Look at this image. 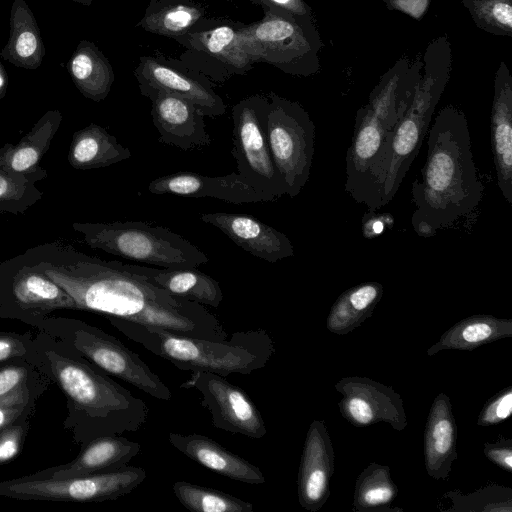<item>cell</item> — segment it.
I'll return each instance as SVG.
<instances>
[{
  "mask_svg": "<svg viewBox=\"0 0 512 512\" xmlns=\"http://www.w3.org/2000/svg\"><path fill=\"white\" fill-rule=\"evenodd\" d=\"M41 271L74 300L77 310L133 321L181 336L221 341L220 320L204 305L170 294L118 261L82 257Z\"/></svg>",
  "mask_w": 512,
  "mask_h": 512,
  "instance_id": "obj_1",
  "label": "cell"
},
{
  "mask_svg": "<svg viewBox=\"0 0 512 512\" xmlns=\"http://www.w3.org/2000/svg\"><path fill=\"white\" fill-rule=\"evenodd\" d=\"M422 179L412 184L415 211L412 225L422 237L470 214L480 203L483 184L473 160L465 114L453 105L443 107L429 130Z\"/></svg>",
  "mask_w": 512,
  "mask_h": 512,
  "instance_id": "obj_2",
  "label": "cell"
},
{
  "mask_svg": "<svg viewBox=\"0 0 512 512\" xmlns=\"http://www.w3.org/2000/svg\"><path fill=\"white\" fill-rule=\"evenodd\" d=\"M451 44L446 35L429 42L422 57V74L413 98L390 134L374 167L366 206L374 212L396 195L417 157L435 108L450 79Z\"/></svg>",
  "mask_w": 512,
  "mask_h": 512,
  "instance_id": "obj_3",
  "label": "cell"
},
{
  "mask_svg": "<svg viewBox=\"0 0 512 512\" xmlns=\"http://www.w3.org/2000/svg\"><path fill=\"white\" fill-rule=\"evenodd\" d=\"M51 374L67 396L76 439L86 443L104 435L138 431L147 421L143 400L90 363L48 351Z\"/></svg>",
  "mask_w": 512,
  "mask_h": 512,
  "instance_id": "obj_4",
  "label": "cell"
},
{
  "mask_svg": "<svg viewBox=\"0 0 512 512\" xmlns=\"http://www.w3.org/2000/svg\"><path fill=\"white\" fill-rule=\"evenodd\" d=\"M127 338L185 371H206L227 377L250 375L264 368L275 353L274 341L262 328L239 331L221 341L181 336L140 323L107 316Z\"/></svg>",
  "mask_w": 512,
  "mask_h": 512,
  "instance_id": "obj_5",
  "label": "cell"
},
{
  "mask_svg": "<svg viewBox=\"0 0 512 512\" xmlns=\"http://www.w3.org/2000/svg\"><path fill=\"white\" fill-rule=\"evenodd\" d=\"M84 241L127 260L162 268H197L209 259L196 245L166 227L143 221L74 223Z\"/></svg>",
  "mask_w": 512,
  "mask_h": 512,
  "instance_id": "obj_6",
  "label": "cell"
},
{
  "mask_svg": "<svg viewBox=\"0 0 512 512\" xmlns=\"http://www.w3.org/2000/svg\"><path fill=\"white\" fill-rule=\"evenodd\" d=\"M263 11L260 21L241 24L239 29L240 44L252 62H264L294 76L319 72L323 44L315 19Z\"/></svg>",
  "mask_w": 512,
  "mask_h": 512,
  "instance_id": "obj_7",
  "label": "cell"
},
{
  "mask_svg": "<svg viewBox=\"0 0 512 512\" xmlns=\"http://www.w3.org/2000/svg\"><path fill=\"white\" fill-rule=\"evenodd\" d=\"M267 137L286 195L296 197L307 183L314 155L315 125L296 101L274 92L267 95Z\"/></svg>",
  "mask_w": 512,
  "mask_h": 512,
  "instance_id": "obj_8",
  "label": "cell"
},
{
  "mask_svg": "<svg viewBox=\"0 0 512 512\" xmlns=\"http://www.w3.org/2000/svg\"><path fill=\"white\" fill-rule=\"evenodd\" d=\"M268 106L266 95L254 94L232 107V154L237 173L256 190L277 199L286 195V186L269 147L266 128Z\"/></svg>",
  "mask_w": 512,
  "mask_h": 512,
  "instance_id": "obj_9",
  "label": "cell"
},
{
  "mask_svg": "<svg viewBox=\"0 0 512 512\" xmlns=\"http://www.w3.org/2000/svg\"><path fill=\"white\" fill-rule=\"evenodd\" d=\"M146 476L143 468L128 465L65 479L30 475L0 482V496L21 500L101 502L129 494Z\"/></svg>",
  "mask_w": 512,
  "mask_h": 512,
  "instance_id": "obj_10",
  "label": "cell"
},
{
  "mask_svg": "<svg viewBox=\"0 0 512 512\" xmlns=\"http://www.w3.org/2000/svg\"><path fill=\"white\" fill-rule=\"evenodd\" d=\"M242 23L208 19L175 39L185 49L180 60L210 81L223 83L233 75H244L253 62L239 38Z\"/></svg>",
  "mask_w": 512,
  "mask_h": 512,
  "instance_id": "obj_11",
  "label": "cell"
},
{
  "mask_svg": "<svg viewBox=\"0 0 512 512\" xmlns=\"http://www.w3.org/2000/svg\"><path fill=\"white\" fill-rule=\"evenodd\" d=\"M69 339L74 351L107 374L155 399L168 401L172 398V392L158 375L114 336L84 322H75Z\"/></svg>",
  "mask_w": 512,
  "mask_h": 512,
  "instance_id": "obj_12",
  "label": "cell"
},
{
  "mask_svg": "<svg viewBox=\"0 0 512 512\" xmlns=\"http://www.w3.org/2000/svg\"><path fill=\"white\" fill-rule=\"evenodd\" d=\"M181 388H194L201 395L215 428L252 439H261L267 433L262 415L249 395L225 377L206 371L191 372Z\"/></svg>",
  "mask_w": 512,
  "mask_h": 512,
  "instance_id": "obj_13",
  "label": "cell"
},
{
  "mask_svg": "<svg viewBox=\"0 0 512 512\" xmlns=\"http://www.w3.org/2000/svg\"><path fill=\"white\" fill-rule=\"evenodd\" d=\"M139 87L158 89L194 103L207 117L222 116L226 104L215 92L212 82L181 60L164 55L142 56L134 69Z\"/></svg>",
  "mask_w": 512,
  "mask_h": 512,
  "instance_id": "obj_14",
  "label": "cell"
},
{
  "mask_svg": "<svg viewBox=\"0 0 512 512\" xmlns=\"http://www.w3.org/2000/svg\"><path fill=\"white\" fill-rule=\"evenodd\" d=\"M335 389L343 396L338 403L342 416L355 427L384 422L400 432L408 425L403 400L390 386L368 377L348 376Z\"/></svg>",
  "mask_w": 512,
  "mask_h": 512,
  "instance_id": "obj_15",
  "label": "cell"
},
{
  "mask_svg": "<svg viewBox=\"0 0 512 512\" xmlns=\"http://www.w3.org/2000/svg\"><path fill=\"white\" fill-rule=\"evenodd\" d=\"M140 93L151 101V116L160 136L158 142L183 151L209 146L205 115L191 101L166 91L139 87Z\"/></svg>",
  "mask_w": 512,
  "mask_h": 512,
  "instance_id": "obj_16",
  "label": "cell"
},
{
  "mask_svg": "<svg viewBox=\"0 0 512 512\" xmlns=\"http://www.w3.org/2000/svg\"><path fill=\"white\" fill-rule=\"evenodd\" d=\"M390 132L366 106L358 109L352 143L346 154L345 191L366 205L372 171L378 163Z\"/></svg>",
  "mask_w": 512,
  "mask_h": 512,
  "instance_id": "obj_17",
  "label": "cell"
},
{
  "mask_svg": "<svg viewBox=\"0 0 512 512\" xmlns=\"http://www.w3.org/2000/svg\"><path fill=\"white\" fill-rule=\"evenodd\" d=\"M335 470V453L324 421L310 424L298 472V500L301 507L317 512L330 496L329 483Z\"/></svg>",
  "mask_w": 512,
  "mask_h": 512,
  "instance_id": "obj_18",
  "label": "cell"
},
{
  "mask_svg": "<svg viewBox=\"0 0 512 512\" xmlns=\"http://www.w3.org/2000/svg\"><path fill=\"white\" fill-rule=\"evenodd\" d=\"M152 194H171L182 197H211L233 204L275 201L272 196L256 190L237 172L209 177L195 172H178L152 180Z\"/></svg>",
  "mask_w": 512,
  "mask_h": 512,
  "instance_id": "obj_19",
  "label": "cell"
},
{
  "mask_svg": "<svg viewBox=\"0 0 512 512\" xmlns=\"http://www.w3.org/2000/svg\"><path fill=\"white\" fill-rule=\"evenodd\" d=\"M201 220L221 230L246 252L270 263L294 255L293 244L282 232L257 218L240 213H204Z\"/></svg>",
  "mask_w": 512,
  "mask_h": 512,
  "instance_id": "obj_20",
  "label": "cell"
},
{
  "mask_svg": "<svg viewBox=\"0 0 512 512\" xmlns=\"http://www.w3.org/2000/svg\"><path fill=\"white\" fill-rule=\"evenodd\" d=\"M491 146L497 185L512 205V76L505 62L500 63L495 73Z\"/></svg>",
  "mask_w": 512,
  "mask_h": 512,
  "instance_id": "obj_21",
  "label": "cell"
},
{
  "mask_svg": "<svg viewBox=\"0 0 512 512\" xmlns=\"http://www.w3.org/2000/svg\"><path fill=\"white\" fill-rule=\"evenodd\" d=\"M141 451L138 442L118 435H104L85 443L70 463L38 472L34 476L65 479L112 471L126 466Z\"/></svg>",
  "mask_w": 512,
  "mask_h": 512,
  "instance_id": "obj_22",
  "label": "cell"
},
{
  "mask_svg": "<svg viewBox=\"0 0 512 512\" xmlns=\"http://www.w3.org/2000/svg\"><path fill=\"white\" fill-rule=\"evenodd\" d=\"M169 442L189 459L231 480L247 484L265 483L262 471L213 439L197 434L169 433Z\"/></svg>",
  "mask_w": 512,
  "mask_h": 512,
  "instance_id": "obj_23",
  "label": "cell"
},
{
  "mask_svg": "<svg viewBox=\"0 0 512 512\" xmlns=\"http://www.w3.org/2000/svg\"><path fill=\"white\" fill-rule=\"evenodd\" d=\"M457 425L449 397L439 393L429 410L424 439L427 474L435 480H448L457 459Z\"/></svg>",
  "mask_w": 512,
  "mask_h": 512,
  "instance_id": "obj_24",
  "label": "cell"
},
{
  "mask_svg": "<svg viewBox=\"0 0 512 512\" xmlns=\"http://www.w3.org/2000/svg\"><path fill=\"white\" fill-rule=\"evenodd\" d=\"M127 271L143 276L170 294L217 308L223 299L218 281L196 268H151L124 264Z\"/></svg>",
  "mask_w": 512,
  "mask_h": 512,
  "instance_id": "obj_25",
  "label": "cell"
},
{
  "mask_svg": "<svg viewBox=\"0 0 512 512\" xmlns=\"http://www.w3.org/2000/svg\"><path fill=\"white\" fill-rule=\"evenodd\" d=\"M61 120L59 110L46 112L16 145L6 144L0 149V168L21 173L34 181L46 176V171L39 164Z\"/></svg>",
  "mask_w": 512,
  "mask_h": 512,
  "instance_id": "obj_26",
  "label": "cell"
},
{
  "mask_svg": "<svg viewBox=\"0 0 512 512\" xmlns=\"http://www.w3.org/2000/svg\"><path fill=\"white\" fill-rule=\"evenodd\" d=\"M9 23L10 34L0 52L1 58L19 68H38L45 56V46L34 14L25 0L13 1Z\"/></svg>",
  "mask_w": 512,
  "mask_h": 512,
  "instance_id": "obj_27",
  "label": "cell"
},
{
  "mask_svg": "<svg viewBox=\"0 0 512 512\" xmlns=\"http://www.w3.org/2000/svg\"><path fill=\"white\" fill-rule=\"evenodd\" d=\"M208 19L199 0H150L136 27L175 40Z\"/></svg>",
  "mask_w": 512,
  "mask_h": 512,
  "instance_id": "obj_28",
  "label": "cell"
},
{
  "mask_svg": "<svg viewBox=\"0 0 512 512\" xmlns=\"http://www.w3.org/2000/svg\"><path fill=\"white\" fill-rule=\"evenodd\" d=\"M66 67L84 97L100 102L108 96L115 75L109 60L93 42L81 40Z\"/></svg>",
  "mask_w": 512,
  "mask_h": 512,
  "instance_id": "obj_29",
  "label": "cell"
},
{
  "mask_svg": "<svg viewBox=\"0 0 512 512\" xmlns=\"http://www.w3.org/2000/svg\"><path fill=\"white\" fill-rule=\"evenodd\" d=\"M130 157L127 147L95 123L74 133L68 153L70 165L79 170L107 167Z\"/></svg>",
  "mask_w": 512,
  "mask_h": 512,
  "instance_id": "obj_30",
  "label": "cell"
},
{
  "mask_svg": "<svg viewBox=\"0 0 512 512\" xmlns=\"http://www.w3.org/2000/svg\"><path fill=\"white\" fill-rule=\"evenodd\" d=\"M512 336V320L492 315H473L460 320L433 344L427 355L433 356L442 350L471 351L484 344Z\"/></svg>",
  "mask_w": 512,
  "mask_h": 512,
  "instance_id": "obj_31",
  "label": "cell"
},
{
  "mask_svg": "<svg viewBox=\"0 0 512 512\" xmlns=\"http://www.w3.org/2000/svg\"><path fill=\"white\" fill-rule=\"evenodd\" d=\"M384 293L382 284L365 282L344 291L332 305L327 317V329L346 335L368 319Z\"/></svg>",
  "mask_w": 512,
  "mask_h": 512,
  "instance_id": "obj_32",
  "label": "cell"
},
{
  "mask_svg": "<svg viewBox=\"0 0 512 512\" xmlns=\"http://www.w3.org/2000/svg\"><path fill=\"white\" fill-rule=\"evenodd\" d=\"M12 292L17 304L26 310L76 309L72 297L41 270H21L13 280Z\"/></svg>",
  "mask_w": 512,
  "mask_h": 512,
  "instance_id": "obj_33",
  "label": "cell"
},
{
  "mask_svg": "<svg viewBox=\"0 0 512 512\" xmlns=\"http://www.w3.org/2000/svg\"><path fill=\"white\" fill-rule=\"evenodd\" d=\"M398 494L390 468L386 465L371 463L358 476L355 483L352 510L355 512H393L402 511L390 504Z\"/></svg>",
  "mask_w": 512,
  "mask_h": 512,
  "instance_id": "obj_34",
  "label": "cell"
},
{
  "mask_svg": "<svg viewBox=\"0 0 512 512\" xmlns=\"http://www.w3.org/2000/svg\"><path fill=\"white\" fill-rule=\"evenodd\" d=\"M172 490L179 502L192 512H254L250 502L187 481L173 483Z\"/></svg>",
  "mask_w": 512,
  "mask_h": 512,
  "instance_id": "obj_35",
  "label": "cell"
},
{
  "mask_svg": "<svg viewBox=\"0 0 512 512\" xmlns=\"http://www.w3.org/2000/svg\"><path fill=\"white\" fill-rule=\"evenodd\" d=\"M444 498L450 499L451 506L446 511H512V489L491 485L470 494H461L459 490L449 491Z\"/></svg>",
  "mask_w": 512,
  "mask_h": 512,
  "instance_id": "obj_36",
  "label": "cell"
},
{
  "mask_svg": "<svg viewBox=\"0 0 512 512\" xmlns=\"http://www.w3.org/2000/svg\"><path fill=\"white\" fill-rule=\"evenodd\" d=\"M462 4L482 30L512 36V0H462Z\"/></svg>",
  "mask_w": 512,
  "mask_h": 512,
  "instance_id": "obj_37",
  "label": "cell"
},
{
  "mask_svg": "<svg viewBox=\"0 0 512 512\" xmlns=\"http://www.w3.org/2000/svg\"><path fill=\"white\" fill-rule=\"evenodd\" d=\"M34 180L21 173L0 168V213H22L41 198Z\"/></svg>",
  "mask_w": 512,
  "mask_h": 512,
  "instance_id": "obj_38",
  "label": "cell"
},
{
  "mask_svg": "<svg viewBox=\"0 0 512 512\" xmlns=\"http://www.w3.org/2000/svg\"><path fill=\"white\" fill-rule=\"evenodd\" d=\"M29 372L25 366L6 365L0 368V402L32 400L28 387Z\"/></svg>",
  "mask_w": 512,
  "mask_h": 512,
  "instance_id": "obj_39",
  "label": "cell"
},
{
  "mask_svg": "<svg viewBox=\"0 0 512 512\" xmlns=\"http://www.w3.org/2000/svg\"><path fill=\"white\" fill-rule=\"evenodd\" d=\"M512 413V387L508 386L491 397L483 406L477 420L480 426L496 425Z\"/></svg>",
  "mask_w": 512,
  "mask_h": 512,
  "instance_id": "obj_40",
  "label": "cell"
},
{
  "mask_svg": "<svg viewBox=\"0 0 512 512\" xmlns=\"http://www.w3.org/2000/svg\"><path fill=\"white\" fill-rule=\"evenodd\" d=\"M28 426L27 421L21 420L0 433V465L17 457L22 448Z\"/></svg>",
  "mask_w": 512,
  "mask_h": 512,
  "instance_id": "obj_41",
  "label": "cell"
},
{
  "mask_svg": "<svg viewBox=\"0 0 512 512\" xmlns=\"http://www.w3.org/2000/svg\"><path fill=\"white\" fill-rule=\"evenodd\" d=\"M262 9L287 12L303 19H315L311 7L304 0H251Z\"/></svg>",
  "mask_w": 512,
  "mask_h": 512,
  "instance_id": "obj_42",
  "label": "cell"
},
{
  "mask_svg": "<svg viewBox=\"0 0 512 512\" xmlns=\"http://www.w3.org/2000/svg\"><path fill=\"white\" fill-rule=\"evenodd\" d=\"M485 456L501 469L512 471V440L500 439L494 443L484 444Z\"/></svg>",
  "mask_w": 512,
  "mask_h": 512,
  "instance_id": "obj_43",
  "label": "cell"
},
{
  "mask_svg": "<svg viewBox=\"0 0 512 512\" xmlns=\"http://www.w3.org/2000/svg\"><path fill=\"white\" fill-rule=\"evenodd\" d=\"M32 408V400L0 402V433L10 425L24 420Z\"/></svg>",
  "mask_w": 512,
  "mask_h": 512,
  "instance_id": "obj_44",
  "label": "cell"
},
{
  "mask_svg": "<svg viewBox=\"0 0 512 512\" xmlns=\"http://www.w3.org/2000/svg\"><path fill=\"white\" fill-rule=\"evenodd\" d=\"M26 344L18 335L0 333V363L26 354Z\"/></svg>",
  "mask_w": 512,
  "mask_h": 512,
  "instance_id": "obj_45",
  "label": "cell"
},
{
  "mask_svg": "<svg viewBox=\"0 0 512 512\" xmlns=\"http://www.w3.org/2000/svg\"><path fill=\"white\" fill-rule=\"evenodd\" d=\"M391 10L401 11L414 19H421L431 0H382Z\"/></svg>",
  "mask_w": 512,
  "mask_h": 512,
  "instance_id": "obj_46",
  "label": "cell"
},
{
  "mask_svg": "<svg viewBox=\"0 0 512 512\" xmlns=\"http://www.w3.org/2000/svg\"><path fill=\"white\" fill-rule=\"evenodd\" d=\"M8 78L6 71L0 62V98L4 97L7 89Z\"/></svg>",
  "mask_w": 512,
  "mask_h": 512,
  "instance_id": "obj_47",
  "label": "cell"
},
{
  "mask_svg": "<svg viewBox=\"0 0 512 512\" xmlns=\"http://www.w3.org/2000/svg\"><path fill=\"white\" fill-rule=\"evenodd\" d=\"M71 1L80 3V4L85 5V6H90L91 3L93 2V0H71Z\"/></svg>",
  "mask_w": 512,
  "mask_h": 512,
  "instance_id": "obj_48",
  "label": "cell"
}]
</instances>
